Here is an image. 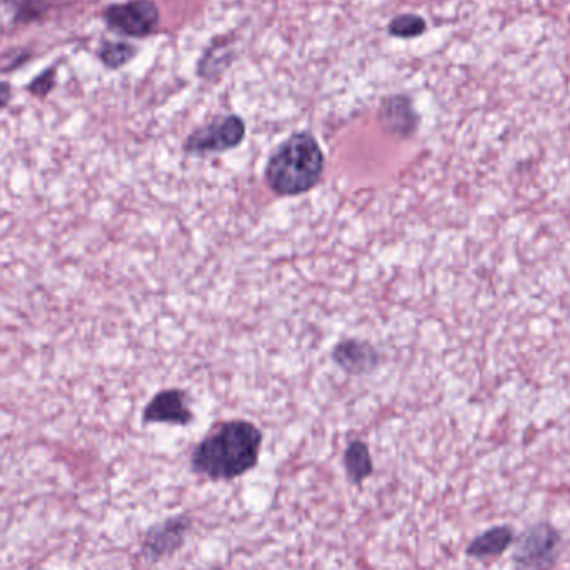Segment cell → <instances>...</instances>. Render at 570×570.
<instances>
[{
	"instance_id": "obj_1",
	"label": "cell",
	"mask_w": 570,
	"mask_h": 570,
	"mask_svg": "<svg viewBox=\"0 0 570 570\" xmlns=\"http://www.w3.org/2000/svg\"><path fill=\"white\" fill-rule=\"evenodd\" d=\"M261 444L263 434L256 425L224 422L194 452V469L210 479L239 478L259 461Z\"/></svg>"
},
{
	"instance_id": "obj_2",
	"label": "cell",
	"mask_w": 570,
	"mask_h": 570,
	"mask_svg": "<svg viewBox=\"0 0 570 570\" xmlns=\"http://www.w3.org/2000/svg\"><path fill=\"white\" fill-rule=\"evenodd\" d=\"M324 174V154L311 134H294L271 156L266 179L279 196H298L317 186Z\"/></svg>"
},
{
	"instance_id": "obj_3",
	"label": "cell",
	"mask_w": 570,
	"mask_h": 570,
	"mask_svg": "<svg viewBox=\"0 0 570 570\" xmlns=\"http://www.w3.org/2000/svg\"><path fill=\"white\" fill-rule=\"evenodd\" d=\"M244 136H246V124L240 117H220L190 134L184 149L189 154L226 153L239 146Z\"/></svg>"
},
{
	"instance_id": "obj_4",
	"label": "cell",
	"mask_w": 570,
	"mask_h": 570,
	"mask_svg": "<svg viewBox=\"0 0 570 570\" xmlns=\"http://www.w3.org/2000/svg\"><path fill=\"white\" fill-rule=\"evenodd\" d=\"M107 26L127 37H146L159 23V12L150 0H130L110 6L104 12Z\"/></svg>"
},
{
	"instance_id": "obj_5",
	"label": "cell",
	"mask_w": 570,
	"mask_h": 570,
	"mask_svg": "<svg viewBox=\"0 0 570 570\" xmlns=\"http://www.w3.org/2000/svg\"><path fill=\"white\" fill-rule=\"evenodd\" d=\"M559 535L554 529L541 524L522 538L515 552L519 570H548L554 564Z\"/></svg>"
},
{
	"instance_id": "obj_6",
	"label": "cell",
	"mask_w": 570,
	"mask_h": 570,
	"mask_svg": "<svg viewBox=\"0 0 570 570\" xmlns=\"http://www.w3.org/2000/svg\"><path fill=\"white\" fill-rule=\"evenodd\" d=\"M193 419L189 395L186 391H177V389L159 392L144 411V421L146 422L187 425Z\"/></svg>"
},
{
	"instance_id": "obj_7",
	"label": "cell",
	"mask_w": 570,
	"mask_h": 570,
	"mask_svg": "<svg viewBox=\"0 0 570 570\" xmlns=\"http://www.w3.org/2000/svg\"><path fill=\"white\" fill-rule=\"evenodd\" d=\"M334 361L351 374H364L377 365V354L364 342L345 341L334 351Z\"/></svg>"
},
{
	"instance_id": "obj_8",
	"label": "cell",
	"mask_w": 570,
	"mask_h": 570,
	"mask_svg": "<svg viewBox=\"0 0 570 570\" xmlns=\"http://www.w3.org/2000/svg\"><path fill=\"white\" fill-rule=\"evenodd\" d=\"M514 541L511 528H495L475 539L469 548V556L474 558H494L502 554Z\"/></svg>"
},
{
	"instance_id": "obj_9",
	"label": "cell",
	"mask_w": 570,
	"mask_h": 570,
	"mask_svg": "<svg viewBox=\"0 0 570 570\" xmlns=\"http://www.w3.org/2000/svg\"><path fill=\"white\" fill-rule=\"evenodd\" d=\"M345 468L355 482H361L372 472L371 455L362 442H352L345 452Z\"/></svg>"
},
{
	"instance_id": "obj_10",
	"label": "cell",
	"mask_w": 570,
	"mask_h": 570,
	"mask_svg": "<svg viewBox=\"0 0 570 570\" xmlns=\"http://www.w3.org/2000/svg\"><path fill=\"white\" fill-rule=\"evenodd\" d=\"M13 12L17 22H32L52 7L53 0H3Z\"/></svg>"
},
{
	"instance_id": "obj_11",
	"label": "cell",
	"mask_w": 570,
	"mask_h": 570,
	"mask_svg": "<svg viewBox=\"0 0 570 570\" xmlns=\"http://www.w3.org/2000/svg\"><path fill=\"white\" fill-rule=\"evenodd\" d=\"M136 49L126 42H106L100 49V59L106 66L117 69L132 59Z\"/></svg>"
},
{
	"instance_id": "obj_12",
	"label": "cell",
	"mask_w": 570,
	"mask_h": 570,
	"mask_svg": "<svg viewBox=\"0 0 570 570\" xmlns=\"http://www.w3.org/2000/svg\"><path fill=\"white\" fill-rule=\"evenodd\" d=\"M391 33L397 37H417L421 36L425 30V22L419 16L414 13H405V16H399L397 19L391 22Z\"/></svg>"
},
{
	"instance_id": "obj_13",
	"label": "cell",
	"mask_w": 570,
	"mask_h": 570,
	"mask_svg": "<svg viewBox=\"0 0 570 570\" xmlns=\"http://www.w3.org/2000/svg\"><path fill=\"white\" fill-rule=\"evenodd\" d=\"M53 82H56V69H47L46 72L40 73L32 83L30 90L39 96H46L49 90H52Z\"/></svg>"
},
{
	"instance_id": "obj_14",
	"label": "cell",
	"mask_w": 570,
	"mask_h": 570,
	"mask_svg": "<svg viewBox=\"0 0 570 570\" xmlns=\"http://www.w3.org/2000/svg\"><path fill=\"white\" fill-rule=\"evenodd\" d=\"M10 97H12V90L9 83L0 82V109L9 104Z\"/></svg>"
}]
</instances>
